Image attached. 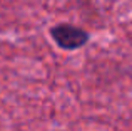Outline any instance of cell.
<instances>
[{
    "label": "cell",
    "mask_w": 132,
    "mask_h": 131,
    "mask_svg": "<svg viewBox=\"0 0 132 131\" xmlns=\"http://www.w3.org/2000/svg\"><path fill=\"white\" fill-rule=\"evenodd\" d=\"M50 34L55 42L62 49H67V50L79 49V47H82L89 40V34L84 29L75 27L72 24H60V25L54 27Z\"/></svg>",
    "instance_id": "6da1fadb"
}]
</instances>
